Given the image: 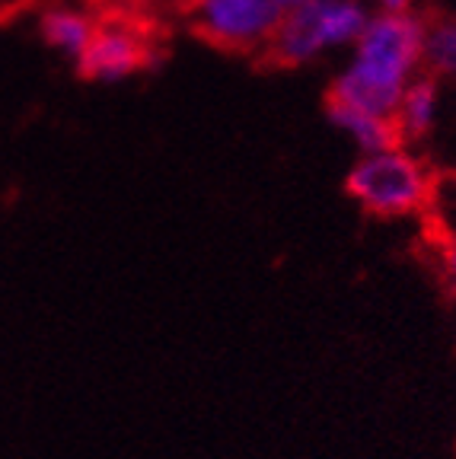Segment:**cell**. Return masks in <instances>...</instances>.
<instances>
[{
	"mask_svg": "<svg viewBox=\"0 0 456 459\" xmlns=\"http://www.w3.org/2000/svg\"><path fill=\"white\" fill-rule=\"evenodd\" d=\"M367 16L357 0H310L294 10H285L268 36L256 51L259 71H294L307 65L329 45H342L357 39Z\"/></svg>",
	"mask_w": 456,
	"mask_h": 459,
	"instance_id": "cell-1",
	"label": "cell"
},
{
	"mask_svg": "<svg viewBox=\"0 0 456 459\" xmlns=\"http://www.w3.org/2000/svg\"><path fill=\"white\" fill-rule=\"evenodd\" d=\"M434 188V166L406 151L367 153L345 176V192L373 217H406L428 208Z\"/></svg>",
	"mask_w": 456,
	"mask_h": 459,
	"instance_id": "cell-2",
	"label": "cell"
},
{
	"mask_svg": "<svg viewBox=\"0 0 456 459\" xmlns=\"http://www.w3.org/2000/svg\"><path fill=\"white\" fill-rule=\"evenodd\" d=\"M189 32L227 55H256L285 10L275 0H182Z\"/></svg>",
	"mask_w": 456,
	"mask_h": 459,
	"instance_id": "cell-3",
	"label": "cell"
},
{
	"mask_svg": "<svg viewBox=\"0 0 456 459\" xmlns=\"http://www.w3.org/2000/svg\"><path fill=\"white\" fill-rule=\"evenodd\" d=\"M166 57V48L157 42V29L131 20L96 22L93 39L80 51L77 77L86 83H118L141 71H153Z\"/></svg>",
	"mask_w": 456,
	"mask_h": 459,
	"instance_id": "cell-4",
	"label": "cell"
},
{
	"mask_svg": "<svg viewBox=\"0 0 456 459\" xmlns=\"http://www.w3.org/2000/svg\"><path fill=\"white\" fill-rule=\"evenodd\" d=\"M357 57L364 65L386 71L392 77L408 80V74L418 71L421 48H425V10L408 13V10H386L364 22L357 32Z\"/></svg>",
	"mask_w": 456,
	"mask_h": 459,
	"instance_id": "cell-5",
	"label": "cell"
},
{
	"mask_svg": "<svg viewBox=\"0 0 456 459\" xmlns=\"http://www.w3.org/2000/svg\"><path fill=\"white\" fill-rule=\"evenodd\" d=\"M402 93H406V80L402 77H392V74L377 71L364 61H355L342 77H336L326 86L322 100L345 102V106L371 115H396Z\"/></svg>",
	"mask_w": 456,
	"mask_h": 459,
	"instance_id": "cell-6",
	"label": "cell"
},
{
	"mask_svg": "<svg viewBox=\"0 0 456 459\" xmlns=\"http://www.w3.org/2000/svg\"><path fill=\"white\" fill-rule=\"evenodd\" d=\"M322 108H326L329 122L338 125L342 131H348L357 141V147L367 153L402 151L408 143L396 115H371V112H361V108H351V106H345V102H332V100H322Z\"/></svg>",
	"mask_w": 456,
	"mask_h": 459,
	"instance_id": "cell-7",
	"label": "cell"
},
{
	"mask_svg": "<svg viewBox=\"0 0 456 459\" xmlns=\"http://www.w3.org/2000/svg\"><path fill=\"white\" fill-rule=\"evenodd\" d=\"M93 32L96 20L77 7L55 4V7L42 10V16H39V36H42V42L51 51H57V55L71 57V61H77L80 51L86 48V42L93 39Z\"/></svg>",
	"mask_w": 456,
	"mask_h": 459,
	"instance_id": "cell-8",
	"label": "cell"
},
{
	"mask_svg": "<svg viewBox=\"0 0 456 459\" xmlns=\"http://www.w3.org/2000/svg\"><path fill=\"white\" fill-rule=\"evenodd\" d=\"M437 86H441V80L428 71H415V80L406 83V93H402L399 108H396V118H399L406 141H421L434 128Z\"/></svg>",
	"mask_w": 456,
	"mask_h": 459,
	"instance_id": "cell-9",
	"label": "cell"
},
{
	"mask_svg": "<svg viewBox=\"0 0 456 459\" xmlns=\"http://www.w3.org/2000/svg\"><path fill=\"white\" fill-rule=\"evenodd\" d=\"M418 71L434 74L437 80L456 77V20L447 10H425V48Z\"/></svg>",
	"mask_w": 456,
	"mask_h": 459,
	"instance_id": "cell-10",
	"label": "cell"
},
{
	"mask_svg": "<svg viewBox=\"0 0 456 459\" xmlns=\"http://www.w3.org/2000/svg\"><path fill=\"white\" fill-rule=\"evenodd\" d=\"M443 272H447L450 287L456 290V239L443 246Z\"/></svg>",
	"mask_w": 456,
	"mask_h": 459,
	"instance_id": "cell-11",
	"label": "cell"
},
{
	"mask_svg": "<svg viewBox=\"0 0 456 459\" xmlns=\"http://www.w3.org/2000/svg\"><path fill=\"white\" fill-rule=\"evenodd\" d=\"M386 10H408L412 7V0H380Z\"/></svg>",
	"mask_w": 456,
	"mask_h": 459,
	"instance_id": "cell-12",
	"label": "cell"
},
{
	"mask_svg": "<svg viewBox=\"0 0 456 459\" xmlns=\"http://www.w3.org/2000/svg\"><path fill=\"white\" fill-rule=\"evenodd\" d=\"M281 10H294V7H300V4H310V0H275Z\"/></svg>",
	"mask_w": 456,
	"mask_h": 459,
	"instance_id": "cell-13",
	"label": "cell"
}]
</instances>
